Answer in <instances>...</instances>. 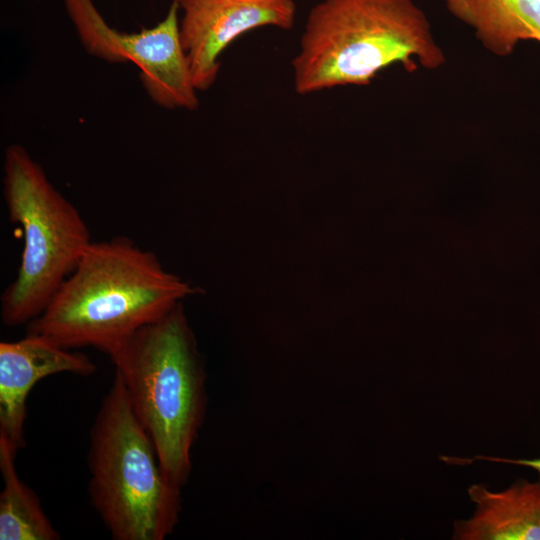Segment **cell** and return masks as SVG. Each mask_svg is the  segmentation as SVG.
<instances>
[{
    "mask_svg": "<svg viewBox=\"0 0 540 540\" xmlns=\"http://www.w3.org/2000/svg\"><path fill=\"white\" fill-rule=\"evenodd\" d=\"M107 355L131 406L175 484L187 483L204 422L206 374L182 303L141 327Z\"/></svg>",
    "mask_w": 540,
    "mask_h": 540,
    "instance_id": "cell-3",
    "label": "cell"
},
{
    "mask_svg": "<svg viewBox=\"0 0 540 540\" xmlns=\"http://www.w3.org/2000/svg\"><path fill=\"white\" fill-rule=\"evenodd\" d=\"M486 459L490 461H496V462H505V463H511V464H517L522 466H527L535 469L540 476V458L534 459V460H510V459H502V458H492V457H477V459Z\"/></svg>",
    "mask_w": 540,
    "mask_h": 540,
    "instance_id": "cell-12",
    "label": "cell"
},
{
    "mask_svg": "<svg viewBox=\"0 0 540 540\" xmlns=\"http://www.w3.org/2000/svg\"><path fill=\"white\" fill-rule=\"evenodd\" d=\"M196 289L125 236L94 242L27 332L108 353Z\"/></svg>",
    "mask_w": 540,
    "mask_h": 540,
    "instance_id": "cell-1",
    "label": "cell"
},
{
    "mask_svg": "<svg viewBox=\"0 0 540 540\" xmlns=\"http://www.w3.org/2000/svg\"><path fill=\"white\" fill-rule=\"evenodd\" d=\"M489 52L504 57L526 40L540 43V0H443Z\"/></svg>",
    "mask_w": 540,
    "mask_h": 540,
    "instance_id": "cell-10",
    "label": "cell"
},
{
    "mask_svg": "<svg viewBox=\"0 0 540 540\" xmlns=\"http://www.w3.org/2000/svg\"><path fill=\"white\" fill-rule=\"evenodd\" d=\"M446 56L415 0H322L292 59L296 93L368 85L384 69L436 70Z\"/></svg>",
    "mask_w": 540,
    "mask_h": 540,
    "instance_id": "cell-2",
    "label": "cell"
},
{
    "mask_svg": "<svg viewBox=\"0 0 540 540\" xmlns=\"http://www.w3.org/2000/svg\"><path fill=\"white\" fill-rule=\"evenodd\" d=\"M17 450L0 433V540H58L59 533L42 509L35 492L18 476Z\"/></svg>",
    "mask_w": 540,
    "mask_h": 540,
    "instance_id": "cell-11",
    "label": "cell"
},
{
    "mask_svg": "<svg viewBox=\"0 0 540 540\" xmlns=\"http://www.w3.org/2000/svg\"><path fill=\"white\" fill-rule=\"evenodd\" d=\"M97 370L89 356L28 333L16 341L0 342V433L17 451L25 446L27 399L43 378L72 373L90 376Z\"/></svg>",
    "mask_w": 540,
    "mask_h": 540,
    "instance_id": "cell-8",
    "label": "cell"
},
{
    "mask_svg": "<svg viewBox=\"0 0 540 540\" xmlns=\"http://www.w3.org/2000/svg\"><path fill=\"white\" fill-rule=\"evenodd\" d=\"M87 460L92 506L114 540H164L173 533L182 487L165 473L116 374L93 421Z\"/></svg>",
    "mask_w": 540,
    "mask_h": 540,
    "instance_id": "cell-4",
    "label": "cell"
},
{
    "mask_svg": "<svg viewBox=\"0 0 540 540\" xmlns=\"http://www.w3.org/2000/svg\"><path fill=\"white\" fill-rule=\"evenodd\" d=\"M3 172L8 216L24 238L17 275L0 298L3 324L15 327L43 312L92 240L80 212L23 146L5 149Z\"/></svg>",
    "mask_w": 540,
    "mask_h": 540,
    "instance_id": "cell-5",
    "label": "cell"
},
{
    "mask_svg": "<svg viewBox=\"0 0 540 540\" xmlns=\"http://www.w3.org/2000/svg\"><path fill=\"white\" fill-rule=\"evenodd\" d=\"M468 493L477 508L470 519L455 522V539L540 540V481L521 480L501 492L476 484Z\"/></svg>",
    "mask_w": 540,
    "mask_h": 540,
    "instance_id": "cell-9",
    "label": "cell"
},
{
    "mask_svg": "<svg viewBox=\"0 0 540 540\" xmlns=\"http://www.w3.org/2000/svg\"><path fill=\"white\" fill-rule=\"evenodd\" d=\"M84 48L107 62L134 63L151 100L165 109L199 106L190 67L179 36V9L173 0L155 26L126 33L111 27L93 0H63Z\"/></svg>",
    "mask_w": 540,
    "mask_h": 540,
    "instance_id": "cell-6",
    "label": "cell"
},
{
    "mask_svg": "<svg viewBox=\"0 0 540 540\" xmlns=\"http://www.w3.org/2000/svg\"><path fill=\"white\" fill-rule=\"evenodd\" d=\"M179 36L197 91L215 83L225 49L243 34L263 28L291 29L293 0H174Z\"/></svg>",
    "mask_w": 540,
    "mask_h": 540,
    "instance_id": "cell-7",
    "label": "cell"
}]
</instances>
